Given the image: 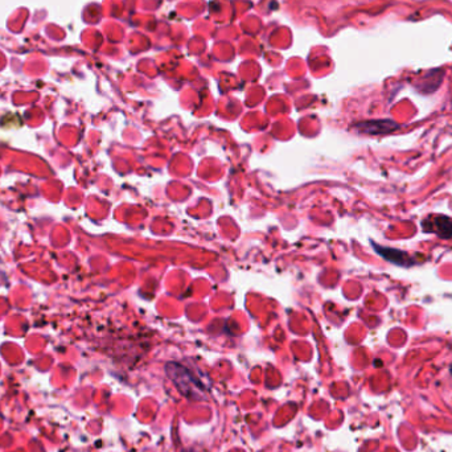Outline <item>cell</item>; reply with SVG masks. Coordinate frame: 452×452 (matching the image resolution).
Instances as JSON below:
<instances>
[{"instance_id": "2", "label": "cell", "mask_w": 452, "mask_h": 452, "mask_svg": "<svg viewBox=\"0 0 452 452\" xmlns=\"http://www.w3.org/2000/svg\"><path fill=\"white\" fill-rule=\"evenodd\" d=\"M357 130L360 133L367 135H386L394 133L400 129V124L391 121V119H381V121H367V122L358 123Z\"/></svg>"}, {"instance_id": "1", "label": "cell", "mask_w": 452, "mask_h": 452, "mask_svg": "<svg viewBox=\"0 0 452 452\" xmlns=\"http://www.w3.org/2000/svg\"><path fill=\"white\" fill-rule=\"evenodd\" d=\"M422 228L425 232L434 233L440 238L449 240L452 237V219L447 216H430L422 222Z\"/></svg>"}, {"instance_id": "3", "label": "cell", "mask_w": 452, "mask_h": 452, "mask_svg": "<svg viewBox=\"0 0 452 452\" xmlns=\"http://www.w3.org/2000/svg\"><path fill=\"white\" fill-rule=\"evenodd\" d=\"M374 249H376V251L379 253L381 257L385 258L386 261H389L393 265L404 266V268H409V266L414 265L413 258L410 257L407 253L402 251V250L393 249V247H384V246H379V245H374Z\"/></svg>"}]
</instances>
